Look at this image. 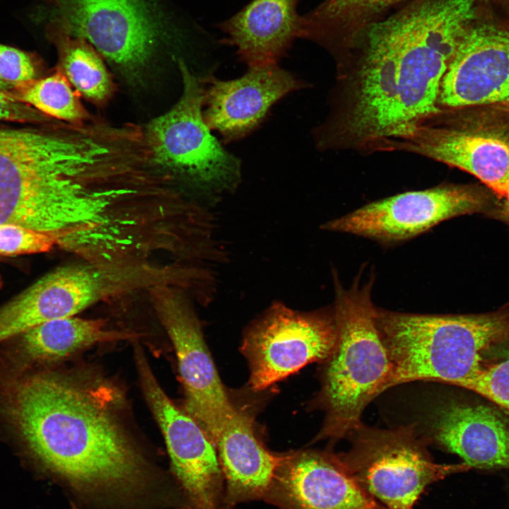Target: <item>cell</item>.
<instances>
[{"instance_id":"6da1fadb","label":"cell","mask_w":509,"mask_h":509,"mask_svg":"<svg viewBox=\"0 0 509 509\" xmlns=\"http://www.w3.org/2000/svg\"><path fill=\"white\" fill-rule=\"evenodd\" d=\"M464 28L442 0H409L358 33L334 57L337 82L328 117L313 130L317 148L390 151L440 112Z\"/></svg>"},{"instance_id":"7a4b0ae2","label":"cell","mask_w":509,"mask_h":509,"mask_svg":"<svg viewBox=\"0 0 509 509\" xmlns=\"http://www.w3.org/2000/svg\"><path fill=\"white\" fill-rule=\"evenodd\" d=\"M3 407L29 452L79 492L127 501L150 484L148 463L106 385L55 373L25 375L4 389Z\"/></svg>"},{"instance_id":"3957f363","label":"cell","mask_w":509,"mask_h":509,"mask_svg":"<svg viewBox=\"0 0 509 509\" xmlns=\"http://www.w3.org/2000/svg\"><path fill=\"white\" fill-rule=\"evenodd\" d=\"M376 322L391 363L384 391L417 380L461 387L486 367V354L509 345V303L476 314H414L376 308Z\"/></svg>"},{"instance_id":"277c9868","label":"cell","mask_w":509,"mask_h":509,"mask_svg":"<svg viewBox=\"0 0 509 509\" xmlns=\"http://www.w3.org/2000/svg\"><path fill=\"white\" fill-rule=\"evenodd\" d=\"M332 274L337 336L325 360L319 399L326 416L317 439L346 438L358 428L365 408L384 392L391 371L371 300L373 277L361 287L358 276L344 289L335 271Z\"/></svg>"},{"instance_id":"5b68a950","label":"cell","mask_w":509,"mask_h":509,"mask_svg":"<svg viewBox=\"0 0 509 509\" xmlns=\"http://www.w3.org/2000/svg\"><path fill=\"white\" fill-rule=\"evenodd\" d=\"M72 197L65 141L54 127H0V225L57 232Z\"/></svg>"},{"instance_id":"8992f818","label":"cell","mask_w":509,"mask_h":509,"mask_svg":"<svg viewBox=\"0 0 509 509\" xmlns=\"http://www.w3.org/2000/svg\"><path fill=\"white\" fill-rule=\"evenodd\" d=\"M182 91L166 112L144 127L156 164L213 206L235 192L242 181L240 160L226 150L206 124L204 86L183 59L178 60Z\"/></svg>"},{"instance_id":"52a82bcc","label":"cell","mask_w":509,"mask_h":509,"mask_svg":"<svg viewBox=\"0 0 509 509\" xmlns=\"http://www.w3.org/2000/svg\"><path fill=\"white\" fill-rule=\"evenodd\" d=\"M394 151L462 170L501 198L509 189V104L440 109Z\"/></svg>"},{"instance_id":"ba28073f","label":"cell","mask_w":509,"mask_h":509,"mask_svg":"<svg viewBox=\"0 0 509 509\" xmlns=\"http://www.w3.org/2000/svg\"><path fill=\"white\" fill-rule=\"evenodd\" d=\"M49 6L48 20L59 21L125 74L139 72L182 36L159 0H55Z\"/></svg>"},{"instance_id":"9c48e42d","label":"cell","mask_w":509,"mask_h":509,"mask_svg":"<svg viewBox=\"0 0 509 509\" xmlns=\"http://www.w3.org/2000/svg\"><path fill=\"white\" fill-rule=\"evenodd\" d=\"M350 449L339 455L361 486L386 509H413L424 489L464 464L433 461L414 425L379 429L361 424L349 436Z\"/></svg>"},{"instance_id":"30bf717a","label":"cell","mask_w":509,"mask_h":509,"mask_svg":"<svg viewBox=\"0 0 509 509\" xmlns=\"http://www.w3.org/2000/svg\"><path fill=\"white\" fill-rule=\"evenodd\" d=\"M498 197L479 184H443L368 203L322 229L371 239L384 245L414 238L443 221L465 215L486 216Z\"/></svg>"},{"instance_id":"8fae6325","label":"cell","mask_w":509,"mask_h":509,"mask_svg":"<svg viewBox=\"0 0 509 509\" xmlns=\"http://www.w3.org/2000/svg\"><path fill=\"white\" fill-rule=\"evenodd\" d=\"M148 296L175 350L186 412L215 443L237 409L221 382L191 298L182 288L165 283L153 285Z\"/></svg>"},{"instance_id":"7c38bea8","label":"cell","mask_w":509,"mask_h":509,"mask_svg":"<svg viewBox=\"0 0 509 509\" xmlns=\"http://www.w3.org/2000/svg\"><path fill=\"white\" fill-rule=\"evenodd\" d=\"M333 310L301 312L275 301L247 329L242 351L250 384L263 390L308 363L325 361L336 344Z\"/></svg>"},{"instance_id":"4fadbf2b","label":"cell","mask_w":509,"mask_h":509,"mask_svg":"<svg viewBox=\"0 0 509 509\" xmlns=\"http://www.w3.org/2000/svg\"><path fill=\"white\" fill-rule=\"evenodd\" d=\"M134 355L143 394L164 437L188 509H223L225 482L214 443L200 424L168 397L138 344Z\"/></svg>"},{"instance_id":"5bb4252c","label":"cell","mask_w":509,"mask_h":509,"mask_svg":"<svg viewBox=\"0 0 509 509\" xmlns=\"http://www.w3.org/2000/svg\"><path fill=\"white\" fill-rule=\"evenodd\" d=\"M509 104V21L484 7L465 31L442 80L440 109Z\"/></svg>"},{"instance_id":"9a60e30c","label":"cell","mask_w":509,"mask_h":509,"mask_svg":"<svg viewBox=\"0 0 509 509\" xmlns=\"http://www.w3.org/2000/svg\"><path fill=\"white\" fill-rule=\"evenodd\" d=\"M264 501L277 509H386L351 474L339 454L279 455Z\"/></svg>"},{"instance_id":"2e32d148","label":"cell","mask_w":509,"mask_h":509,"mask_svg":"<svg viewBox=\"0 0 509 509\" xmlns=\"http://www.w3.org/2000/svg\"><path fill=\"white\" fill-rule=\"evenodd\" d=\"M204 86V119L225 144L240 140L257 129L271 107L308 84L276 64L249 67L230 80L213 74L201 78Z\"/></svg>"},{"instance_id":"e0dca14e","label":"cell","mask_w":509,"mask_h":509,"mask_svg":"<svg viewBox=\"0 0 509 509\" xmlns=\"http://www.w3.org/2000/svg\"><path fill=\"white\" fill-rule=\"evenodd\" d=\"M111 283L100 270L83 264L47 274L0 308V342L40 324L75 316L110 293Z\"/></svg>"},{"instance_id":"ac0fdd59","label":"cell","mask_w":509,"mask_h":509,"mask_svg":"<svg viewBox=\"0 0 509 509\" xmlns=\"http://www.w3.org/2000/svg\"><path fill=\"white\" fill-rule=\"evenodd\" d=\"M434 438L469 467L509 468V412L496 405L446 403L435 415Z\"/></svg>"},{"instance_id":"d6986e66","label":"cell","mask_w":509,"mask_h":509,"mask_svg":"<svg viewBox=\"0 0 509 509\" xmlns=\"http://www.w3.org/2000/svg\"><path fill=\"white\" fill-rule=\"evenodd\" d=\"M300 0H252L218 25L249 67L276 64L299 38Z\"/></svg>"},{"instance_id":"ffe728a7","label":"cell","mask_w":509,"mask_h":509,"mask_svg":"<svg viewBox=\"0 0 509 509\" xmlns=\"http://www.w3.org/2000/svg\"><path fill=\"white\" fill-rule=\"evenodd\" d=\"M214 444L225 482L223 509L264 501L280 455L259 442L250 418L237 410Z\"/></svg>"},{"instance_id":"44dd1931","label":"cell","mask_w":509,"mask_h":509,"mask_svg":"<svg viewBox=\"0 0 509 509\" xmlns=\"http://www.w3.org/2000/svg\"><path fill=\"white\" fill-rule=\"evenodd\" d=\"M409 0H324L301 16L299 38L312 41L332 57L364 28Z\"/></svg>"},{"instance_id":"7402d4cb","label":"cell","mask_w":509,"mask_h":509,"mask_svg":"<svg viewBox=\"0 0 509 509\" xmlns=\"http://www.w3.org/2000/svg\"><path fill=\"white\" fill-rule=\"evenodd\" d=\"M136 337L134 333L107 329L103 320L71 316L50 320L28 330L21 334L16 352L25 362L52 361L98 343Z\"/></svg>"},{"instance_id":"603a6c76","label":"cell","mask_w":509,"mask_h":509,"mask_svg":"<svg viewBox=\"0 0 509 509\" xmlns=\"http://www.w3.org/2000/svg\"><path fill=\"white\" fill-rule=\"evenodd\" d=\"M45 35L57 48V70L76 91L92 102H105L113 92V83L99 52L86 40L70 35L55 18L48 20Z\"/></svg>"},{"instance_id":"cb8c5ba5","label":"cell","mask_w":509,"mask_h":509,"mask_svg":"<svg viewBox=\"0 0 509 509\" xmlns=\"http://www.w3.org/2000/svg\"><path fill=\"white\" fill-rule=\"evenodd\" d=\"M14 98L54 119L81 124L89 120L77 92L59 70L50 76L13 86Z\"/></svg>"},{"instance_id":"d4e9b609","label":"cell","mask_w":509,"mask_h":509,"mask_svg":"<svg viewBox=\"0 0 509 509\" xmlns=\"http://www.w3.org/2000/svg\"><path fill=\"white\" fill-rule=\"evenodd\" d=\"M65 235L16 225H0V255L44 252L50 250Z\"/></svg>"},{"instance_id":"484cf974","label":"cell","mask_w":509,"mask_h":509,"mask_svg":"<svg viewBox=\"0 0 509 509\" xmlns=\"http://www.w3.org/2000/svg\"><path fill=\"white\" fill-rule=\"evenodd\" d=\"M509 412V358L489 365L461 385Z\"/></svg>"},{"instance_id":"4316f807","label":"cell","mask_w":509,"mask_h":509,"mask_svg":"<svg viewBox=\"0 0 509 509\" xmlns=\"http://www.w3.org/2000/svg\"><path fill=\"white\" fill-rule=\"evenodd\" d=\"M40 61L35 54L0 43V81L11 86L38 78Z\"/></svg>"},{"instance_id":"83f0119b","label":"cell","mask_w":509,"mask_h":509,"mask_svg":"<svg viewBox=\"0 0 509 509\" xmlns=\"http://www.w3.org/2000/svg\"><path fill=\"white\" fill-rule=\"evenodd\" d=\"M13 86L0 81V120L45 124L52 120L31 106L16 100Z\"/></svg>"},{"instance_id":"f1b7e54d","label":"cell","mask_w":509,"mask_h":509,"mask_svg":"<svg viewBox=\"0 0 509 509\" xmlns=\"http://www.w3.org/2000/svg\"><path fill=\"white\" fill-rule=\"evenodd\" d=\"M486 216L501 221L509 227V189L504 196L498 199L495 206Z\"/></svg>"},{"instance_id":"f546056e","label":"cell","mask_w":509,"mask_h":509,"mask_svg":"<svg viewBox=\"0 0 509 509\" xmlns=\"http://www.w3.org/2000/svg\"><path fill=\"white\" fill-rule=\"evenodd\" d=\"M483 3L489 12L509 21V0H483Z\"/></svg>"},{"instance_id":"4dcf8cb0","label":"cell","mask_w":509,"mask_h":509,"mask_svg":"<svg viewBox=\"0 0 509 509\" xmlns=\"http://www.w3.org/2000/svg\"><path fill=\"white\" fill-rule=\"evenodd\" d=\"M48 5L52 4L54 0H44Z\"/></svg>"}]
</instances>
